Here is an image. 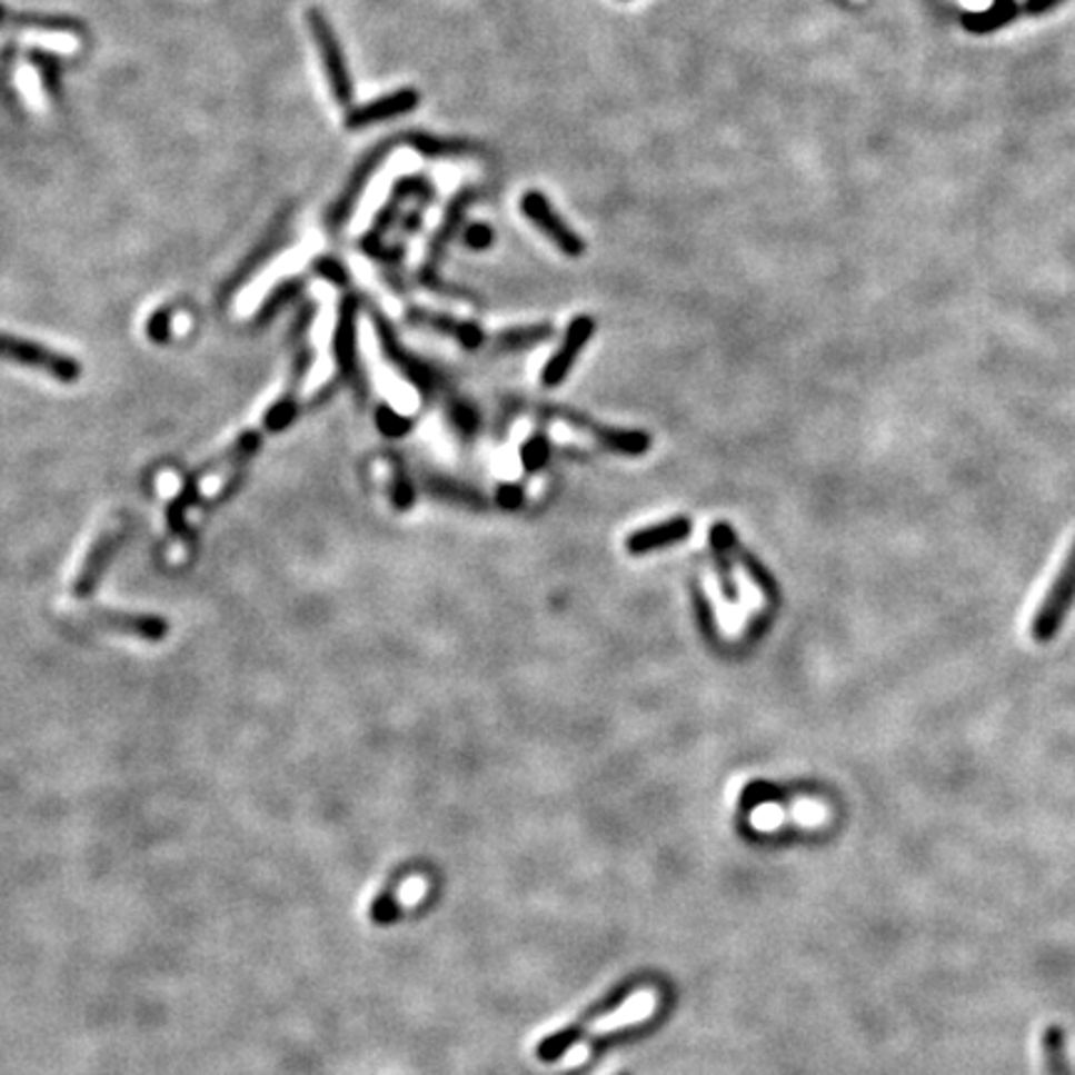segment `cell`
Instances as JSON below:
<instances>
[{
    "instance_id": "obj_1",
    "label": "cell",
    "mask_w": 1075,
    "mask_h": 1075,
    "mask_svg": "<svg viewBox=\"0 0 1075 1075\" xmlns=\"http://www.w3.org/2000/svg\"><path fill=\"white\" fill-rule=\"evenodd\" d=\"M434 200H436V187L431 185L429 177L424 175L401 177V180L394 185L389 200H386V205L379 210L377 219H374L371 229L361 237L364 252L377 259V255L386 247V235L399 227L401 217L411 210L409 205H416V202L434 205Z\"/></svg>"
},
{
    "instance_id": "obj_2",
    "label": "cell",
    "mask_w": 1075,
    "mask_h": 1075,
    "mask_svg": "<svg viewBox=\"0 0 1075 1075\" xmlns=\"http://www.w3.org/2000/svg\"><path fill=\"white\" fill-rule=\"evenodd\" d=\"M1075 603V540L1068 548L1063 566L1053 578L1051 588L1043 595V603L1033 613L1031 620V638L1036 643H1051L1061 633L1068 613Z\"/></svg>"
},
{
    "instance_id": "obj_3",
    "label": "cell",
    "mask_w": 1075,
    "mask_h": 1075,
    "mask_svg": "<svg viewBox=\"0 0 1075 1075\" xmlns=\"http://www.w3.org/2000/svg\"><path fill=\"white\" fill-rule=\"evenodd\" d=\"M399 145H401V138L396 135V138H389L386 142L377 145V148H374L369 155H364L359 165L354 167V172L347 180V185H344V190L337 195V200L331 202V207L327 210V219H324V225H327L329 232H341V229L349 225L354 210H357L359 200L364 197V192H367L374 172H377L379 167L386 160H389L391 150L399 148Z\"/></svg>"
},
{
    "instance_id": "obj_4",
    "label": "cell",
    "mask_w": 1075,
    "mask_h": 1075,
    "mask_svg": "<svg viewBox=\"0 0 1075 1075\" xmlns=\"http://www.w3.org/2000/svg\"><path fill=\"white\" fill-rule=\"evenodd\" d=\"M0 361L20 364V367L43 369L62 384H76L82 377V364L68 354H60L43 344L0 331Z\"/></svg>"
},
{
    "instance_id": "obj_5",
    "label": "cell",
    "mask_w": 1075,
    "mask_h": 1075,
    "mask_svg": "<svg viewBox=\"0 0 1075 1075\" xmlns=\"http://www.w3.org/2000/svg\"><path fill=\"white\" fill-rule=\"evenodd\" d=\"M307 20H309L311 38H315L317 50L321 56V62H324V72H327L331 96H334V100H337V106L349 108L351 100H354V86H351L347 60H344V50L339 46L337 36H334L331 23L319 8H311Z\"/></svg>"
},
{
    "instance_id": "obj_6",
    "label": "cell",
    "mask_w": 1075,
    "mask_h": 1075,
    "mask_svg": "<svg viewBox=\"0 0 1075 1075\" xmlns=\"http://www.w3.org/2000/svg\"><path fill=\"white\" fill-rule=\"evenodd\" d=\"M476 190L474 187H464L461 192H456L454 195V200L451 205L446 207V215H444V222L438 225L436 229V235L431 239V245H429V252H426V265L421 269V285L426 287H431L436 289L438 287V281H441V277H438V265L444 262V257L448 252V247H451L454 239L458 237V229L464 227V219H466V212L471 210V205L476 202Z\"/></svg>"
},
{
    "instance_id": "obj_7",
    "label": "cell",
    "mask_w": 1075,
    "mask_h": 1075,
    "mask_svg": "<svg viewBox=\"0 0 1075 1075\" xmlns=\"http://www.w3.org/2000/svg\"><path fill=\"white\" fill-rule=\"evenodd\" d=\"M520 212H524L528 222L538 227L540 232L546 235L550 242L560 249L563 255L578 259L583 252H586V242H583V237L576 232V229H570L566 225V219H563L556 210H553L548 197L543 192H538V190L526 192L524 200H520Z\"/></svg>"
},
{
    "instance_id": "obj_8",
    "label": "cell",
    "mask_w": 1075,
    "mask_h": 1075,
    "mask_svg": "<svg viewBox=\"0 0 1075 1075\" xmlns=\"http://www.w3.org/2000/svg\"><path fill=\"white\" fill-rule=\"evenodd\" d=\"M1063 3L1066 0H1023V3H1016V0H996L994 8L984 10V13H964V28L968 33H994V30L1004 28L1021 13L1043 16Z\"/></svg>"
},
{
    "instance_id": "obj_9",
    "label": "cell",
    "mask_w": 1075,
    "mask_h": 1075,
    "mask_svg": "<svg viewBox=\"0 0 1075 1075\" xmlns=\"http://www.w3.org/2000/svg\"><path fill=\"white\" fill-rule=\"evenodd\" d=\"M593 331H595V319L588 317V315L576 317L570 321V327L566 331V339H563V344H560V349L553 354L550 361L546 364V369H543V384H546L548 389H553V386H560L563 381H566L568 371L573 369V364L578 361L583 349L588 347Z\"/></svg>"
},
{
    "instance_id": "obj_10",
    "label": "cell",
    "mask_w": 1075,
    "mask_h": 1075,
    "mask_svg": "<svg viewBox=\"0 0 1075 1075\" xmlns=\"http://www.w3.org/2000/svg\"><path fill=\"white\" fill-rule=\"evenodd\" d=\"M419 102H421L419 90H414V88L394 90V92H389V96H381L377 100L367 102V106H359V108L349 110L347 128L349 130H364V128H369V125L386 122L391 118H401V115H409V112L419 108Z\"/></svg>"
},
{
    "instance_id": "obj_11",
    "label": "cell",
    "mask_w": 1075,
    "mask_h": 1075,
    "mask_svg": "<svg viewBox=\"0 0 1075 1075\" xmlns=\"http://www.w3.org/2000/svg\"><path fill=\"white\" fill-rule=\"evenodd\" d=\"M546 414L556 416V419H560V421H568L573 426H578V429H583V431L593 434L595 438H598L600 444L613 448V451L638 456V454H645L647 448H650V436L640 434V431H618V429H610V426H603L598 421H593L590 416L578 414V411H570V409H546Z\"/></svg>"
},
{
    "instance_id": "obj_12",
    "label": "cell",
    "mask_w": 1075,
    "mask_h": 1075,
    "mask_svg": "<svg viewBox=\"0 0 1075 1075\" xmlns=\"http://www.w3.org/2000/svg\"><path fill=\"white\" fill-rule=\"evenodd\" d=\"M357 317H359V299L347 297L339 309L337 361H339L341 379L351 381L357 389L361 386L364 391V379L359 377V354H357Z\"/></svg>"
},
{
    "instance_id": "obj_13",
    "label": "cell",
    "mask_w": 1075,
    "mask_h": 1075,
    "mask_svg": "<svg viewBox=\"0 0 1075 1075\" xmlns=\"http://www.w3.org/2000/svg\"><path fill=\"white\" fill-rule=\"evenodd\" d=\"M88 620H92L96 625H102V628H108V630L128 633V635H135V638L150 640V643L165 640L167 630H170V625H167L160 618V615L125 613V610H110V608L90 610Z\"/></svg>"
},
{
    "instance_id": "obj_14",
    "label": "cell",
    "mask_w": 1075,
    "mask_h": 1075,
    "mask_svg": "<svg viewBox=\"0 0 1075 1075\" xmlns=\"http://www.w3.org/2000/svg\"><path fill=\"white\" fill-rule=\"evenodd\" d=\"M406 319H409V324H419V327H426V329L438 331V334H446V337L456 339L466 349H478L486 344V331L474 321H464V319H454L448 315H438V311L424 309V307L409 309Z\"/></svg>"
},
{
    "instance_id": "obj_15",
    "label": "cell",
    "mask_w": 1075,
    "mask_h": 1075,
    "mask_svg": "<svg viewBox=\"0 0 1075 1075\" xmlns=\"http://www.w3.org/2000/svg\"><path fill=\"white\" fill-rule=\"evenodd\" d=\"M122 540H125L122 528L106 530V534H102L96 540V546L90 548L88 558H86V563H82V568L78 573V580H76V593L78 595L86 598V595L96 590V586L102 580V573L108 570V566L112 563V556L122 546Z\"/></svg>"
},
{
    "instance_id": "obj_16",
    "label": "cell",
    "mask_w": 1075,
    "mask_h": 1075,
    "mask_svg": "<svg viewBox=\"0 0 1075 1075\" xmlns=\"http://www.w3.org/2000/svg\"><path fill=\"white\" fill-rule=\"evenodd\" d=\"M311 367V349L305 347L301 349L299 357L295 359V367H291V379L287 384V389L285 394L279 396L277 404L271 406V409L267 411L265 416V426L269 431H285L287 426L295 421V416H297V399H299V389H301V384H305V377H307V371Z\"/></svg>"
},
{
    "instance_id": "obj_17",
    "label": "cell",
    "mask_w": 1075,
    "mask_h": 1075,
    "mask_svg": "<svg viewBox=\"0 0 1075 1075\" xmlns=\"http://www.w3.org/2000/svg\"><path fill=\"white\" fill-rule=\"evenodd\" d=\"M655 1006H657V998H655L653 991H647V988L635 991V994H630V998L625 1001L620 1008H615V1011H610V1014L595 1018L590 1026L586 1028V1036H603V1033L628 1028V1026H633V1023H640V1021L650 1016Z\"/></svg>"
},
{
    "instance_id": "obj_18",
    "label": "cell",
    "mask_w": 1075,
    "mask_h": 1075,
    "mask_svg": "<svg viewBox=\"0 0 1075 1075\" xmlns=\"http://www.w3.org/2000/svg\"><path fill=\"white\" fill-rule=\"evenodd\" d=\"M709 536L717 538V540H723L725 546H727V550L733 553V556L737 558L739 566H743V568L747 570V576L753 578L762 590H765L767 598H769L772 603H779V595H782V593H779V586H777V578H772V576H769V570H767L765 566H762V563H759V560L753 556V553H749V550L743 546V543L737 540V536H735V530H733V528H729L727 524H717V526H713V530H709Z\"/></svg>"
},
{
    "instance_id": "obj_19",
    "label": "cell",
    "mask_w": 1075,
    "mask_h": 1075,
    "mask_svg": "<svg viewBox=\"0 0 1075 1075\" xmlns=\"http://www.w3.org/2000/svg\"><path fill=\"white\" fill-rule=\"evenodd\" d=\"M690 530H693L690 518L680 516V518L665 520L660 526L635 530V534L628 536L625 548H628V553H633V556H643V553L660 550L667 546H675V543H683L687 536H690Z\"/></svg>"
},
{
    "instance_id": "obj_20",
    "label": "cell",
    "mask_w": 1075,
    "mask_h": 1075,
    "mask_svg": "<svg viewBox=\"0 0 1075 1075\" xmlns=\"http://www.w3.org/2000/svg\"><path fill=\"white\" fill-rule=\"evenodd\" d=\"M401 145H409V148L419 150L424 158H461V155H474L478 152V145L468 140H456V138H436V135L426 132H409L399 135Z\"/></svg>"
},
{
    "instance_id": "obj_21",
    "label": "cell",
    "mask_w": 1075,
    "mask_h": 1075,
    "mask_svg": "<svg viewBox=\"0 0 1075 1075\" xmlns=\"http://www.w3.org/2000/svg\"><path fill=\"white\" fill-rule=\"evenodd\" d=\"M0 28H20V30H53V33H80L82 26L72 18L58 16H20L13 10L0 6Z\"/></svg>"
},
{
    "instance_id": "obj_22",
    "label": "cell",
    "mask_w": 1075,
    "mask_h": 1075,
    "mask_svg": "<svg viewBox=\"0 0 1075 1075\" xmlns=\"http://www.w3.org/2000/svg\"><path fill=\"white\" fill-rule=\"evenodd\" d=\"M548 339H553L550 324H528V327H514V329L500 331L498 337H494V349L498 354L520 351V349L536 347V344H543Z\"/></svg>"
},
{
    "instance_id": "obj_23",
    "label": "cell",
    "mask_w": 1075,
    "mask_h": 1075,
    "mask_svg": "<svg viewBox=\"0 0 1075 1075\" xmlns=\"http://www.w3.org/2000/svg\"><path fill=\"white\" fill-rule=\"evenodd\" d=\"M281 242H285V232H281V229H275V232H271V235L265 239V245H262V247H257L255 252L247 257V262L235 271L232 279L227 281L225 295H232V291H235L237 287H242L245 281H247L249 277H252L259 267L267 265V259H269L271 255H275V249H277V247H281Z\"/></svg>"
},
{
    "instance_id": "obj_24",
    "label": "cell",
    "mask_w": 1075,
    "mask_h": 1075,
    "mask_svg": "<svg viewBox=\"0 0 1075 1075\" xmlns=\"http://www.w3.org/2000/svg\"><path fill=\"white\" fill-rule=\"evenodd\" d=\"M301 289H305V279L301 277H289L281 281L279 287H275L269 291V297L265 299V305L257 309V324H267L271 321V317L277 315V311L285 309L291 299H297L301 295Z\"/></svg>"
},
{
    "instance_id": "obj_25",
    "label": "cell",
    "mask_w": 1075,
    "mask_h": 1075,
    "mask_svg": "<svg viewBox=\"0 0 1075 1075\" xmlns=\"http://www.w3.org/2000/svg\"><path fill=\"white\" fill-rule=\"evenodd\" d=\"M1043 1061H1046L1048 1075H1071L1066 1061V1038L1061 1026H1051L1043 1033Z\"/></svg>"
},
{
    "instance_id": "obj_26",
    "label": "cell",
    "mask_w": 1075,
    "mask_h": 1075,
    "mask_svg": "<svg viewBox=\"0 0 1075 1075\" xmlns=\"http://www.w3.org/2000/svg\"><path fill=\"white\" fill-rule=\"evenodd\" d=\"M709 546H713V558H715V568H717V578H719V586H723V593H725V598L729 603H735L737 600V583H735V573H733V558H729V550L723 540H717L709 536Z\"/></svg>"
},
{
    "instance_id": "obj_27",
    "label": "cell",
    "mask_w": 1075,
    "mask_h": 1075,
    "mask_svg": "<svg viewBox=\"0 0 1075 1075\" xmlns=\"http://www.w3.org/2000/svg\"><path fill=\"white\" fill-rule=\"evenodd\" d=\"M311 267H315L319 277H324L327 281H334V285H339V287L349 285V271H347V267L339 262L337 257H317Z\"/></svg>"
},
{
    "instance_id": "obj_28",
    "label": "cell",
    "mask_w": 1075,
    "mask_h": 1075,
    "mask_svg": "<svg viewBox=\"0 0 1075 1075\" xmlns=\"http://www.w3.org/2000/svg\"><path fill=\"white\" fill-rule=\"evenodd\" d=\"M550 454V444H548V438L538 434L530 438V441L524 446V466H526V471H538V468L546 464V458Z\"/></svg>"
},
{
    "instance_id": "obj_29",
    "label": "cell",
    "mask_w": 1075,
    "mask_h": 1075,
    "mask_svg": "<svg viewBox=\"0 0 1075 1075\" xmlns=\"http://www.w3.org/2000/svg\"><path fill=\"white\" fill-rule=\"evenodd\" d=\"M464 242L471 249H488L490 245H494V229H490L488 225H471L466 229Z\"/></svg>"
},
{
    "instance_id": "obj_30",
    "label": "cell",
    "mask_w": 1075,
    "mask_h": 1075,
    "mask_svg": "<svg viewBox=\"0 0 1075 1075\" xmlns=\"http://www.w3.org/2000/svg\"><path fill=\"white\" fill-rule=\"evenodd\" d=\"M148 331H150L152 341H167V339H170V309L158 311V315H155L150 319Z\"/></svg>"
},
{
    "instance_id": "obj_31",
    "label": "cell",
    "mask_w": 1075,
    "mask_h": 1075,
    "mask_svg": "<svg viewBox=\"0 0 1075 1075\" xmlns=\"http://www.w3.org/2000/svg\"><path fill=\"white\" fill-rule=\"evenodd\" d=\"M424 892H426V882L416 876V879H409L401 886L399 896H396V904H416L424 896Z\"/></svg>"
},
{
    "instance_id": "obj_32",
    "label": "cell",
    "mask_w": 1075,
    "mask_h": 1075,
    "mask_svg": "<svg viewBox=\"0 0 1075 1075\" xmlns=\"http://www.w3.org/2000/svg\"><path fill=\"white\" fill-rule=\"evenodd\" d=\"M779 814H782L779 809H775V807H772V805H767V807H762V809H757V812L753 814V824H755L757 829H765V832H769V829H775V827H779V824H782V817H779Z\"/></svg>"
},
{
    "instance_id": "obj_33",
    "label": "cell",
    "mask_w": 1075,
    "mask_h": 1075,
    "mask_svg": "<svg viewBox=\"0 0 1075 1075\" xmlns=\"http://www.w3.org/2000/svg\"><path fill=\"white\" fill-rule=\"evenodd\" d=\"M381 416H384V419H379V426H381V431H386L389 436H399V434H404L411 426L409 421H401L404 416H396L389 409H384Z\"/></svg>"
},
{
    "instance_id": "obj_34",
    "label": "cell",
    "mask_w": 1075,
    "mask_h": 1075,
    "mask_svg": "<svg viewBox=\"0 0 1075 1075\" xmlns=\"http://www.w3.org/2000/svg\"><path fill=\"white\" fill-rule=\"evenodd\" d=\"M695 605H697V615H699V625H703V630L707 635H715V628H713V613H709V605L705 600V595L703 590H697L695 588Z\"/></svg>"
},
{
    "instance_id": "obj_35",
    "label": "cell",
    "mask_w": 1075,
    "mask_h": 1075,
    "mask_svg": "<svg viewBox=\"0 0 1075 1075\" xmlns=\"http://www.w3.org/2000/svg\"><path fill=\"white\" fill-rule=\"evenodd\" d=\"M586 1053H588V1046L568 1048L566 1058H563V1066H576V1063H583V1061H586Z\"/></svg>"
}]
</instances>
